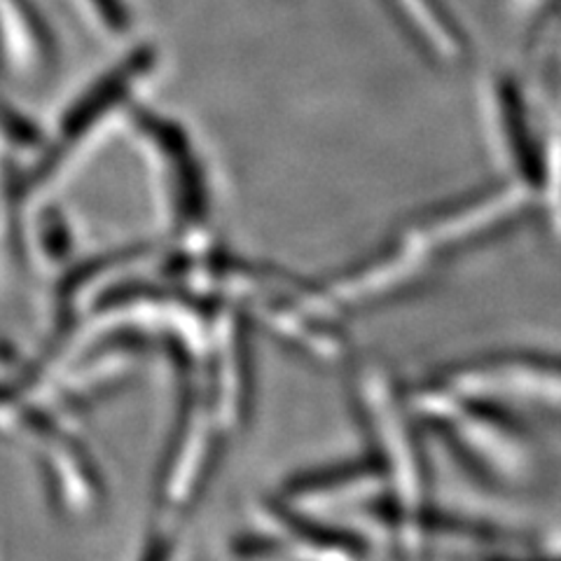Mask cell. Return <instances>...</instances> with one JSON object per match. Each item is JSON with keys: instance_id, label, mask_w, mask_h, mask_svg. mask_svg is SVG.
<instances>
[{"instance_id": "1", "label": "cell", "mask_w": 561, "mask_h": 561, "mask_svg": "<svg viewBox=\"0 0 561 561\" xmlns=\"http://www.w3.org/2000/svg\"><path fill=\"white\" fill-rule=\"evenodd\" d=\"M136 78V64H129L125 68H119L117 73L103 78L92 92H87L73 108L68 111L64 125H61V140H59V154L51 157V162L47 167H55L59 157L70 148L76 146L78 140H82L90 129L96 125V122L105 115V111L111 105L119 103V99L125 96L127 87Z\"/></svg>"}, {"instance_id": "2", "label": "cell", "mask_w": 561, "mask_h": 561, "mask_svg": "<svg viewBox=\"0 0 561 561\" xmlns=\"http://www.w3.org/2000/svg\"><path fill=\"white\" fill-rule=\"evenodd\" d=\"M92 5L101 14V20L108 24L111 28H122L125 26V8H122L119 0H92Z\"/></svg>"}]
</instances>
